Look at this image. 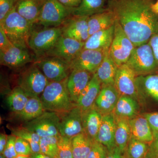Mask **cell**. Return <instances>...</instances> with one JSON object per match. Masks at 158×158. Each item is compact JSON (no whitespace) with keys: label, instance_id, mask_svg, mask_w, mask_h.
Instances as JSON below:
<instances>
[{"label":"cell","instance_id":"cell-1","mask_svg":"<svg viewBox=\"0 0 158 158\" xmlns=\"http://www.w3.org/2000/svg\"><path fill=\"white\" fill-rule=\"evenodd\" d=\"M152 0H109L108 9L135 47L147 43L158 31Z\"/></svg>","mask_w":158,"mask_h":158},{"label":"cell","instance_id":"cell-2","mask_svg":"<svg viewBox=\"0 0 158 158\" xmlns=\"http://www.w3.org/2000/svg\"><path fill=\"white\" fill-rule=\"evenodd\" d=\"M68 78L61 81L49 82L40 97L44 111L62 113L76 106L67 88Z\"/></svg>","mask_w":158,"mask_h":158},{"label":"cell","instance_id":"cell-3","mask_svg":"<svg viewBox=\"0 0 158 158\" xmlns=\"http://www.w3.org/2000/svg\"><path fill=\"white\" fill-rule=\"evenodd\" d=\"M33 26L17 12L15 7L0 22L13 45L24 48H29V39Z\"/></svg>","mask_w":158,"mask_h":158},{"label":"cell","instance_id":"cell-4","mask_svg":"<svg viewBox=\"0 0 158 158\" xmlns=\"http://www.w3.org/2000/svg\"><path fill=\"white\" fill-rule=\"evenodd\" d=\"M126 64L137 77L152 74L158 71L157 62L148 42L135 47Z\"/></svg>","mask_w":158,"mask_h":158},{"label":"cell","instance_id":"cell-5","mask_svg":"<svg viewBox=\"0 0 158 158\" xmlns=\"http://www.w3.org/2000/svg\"><path fill=\"white\" fill-rule=\"evenodd\" d=\"M61 35L62 30L60 27L46 28L40 31L32 30L28 45L29 48L35 55V60L44 57Z\"/></svg>","mask_w":158,"mask_h":158},{"label":"cell","instance_id":"cell-6","mask_svg":"<svg viewBox=\"0 0 158 158\" xmlns=\"http://www.w3.org/2000/svg\"><path fill=\"white\" fill-rule=\"evenodd\" d=\"M49 82L42 71L34 63L19 73L17 86L29 97H39Z\"/></svg>","mask_w":158,"mask_h":158},{"label":"cell","instance_id":"cell-7","mask_svg":"<svg viewBox=\"0 0 158 158\" xmlns=\"http://www.w3.org/2000/svg\"><path fill=\"white\" fill-rule=\"evenodd\" d=\"M72 15V8L62 5L59 0H47L36 23L45 27H59Z\"/></svg>","mask_w":158,"mask_h":158},{"label":"cell","instance_id":"cell-8","mask_svg":"<svg viewBox=\"0 0 158 158\" xmlns=\"http://www.w3.org/2000/svg\"><path fill=\"white\" fill-rule=\"evenodd\" d=\"M135 47L117 21L114 25L113 42L109 54L117 66L126 64Z\"/></svg>","mask_w":158,"mask_h":158},{"label":"cell","instance_id":"cell-9","mask_svg":"<svg viewBox=\"0 0 158 158\" xmlns=\"http://www.w3.org/2000/svg\"><path fill=\"white\" fill-rule=\"evenodd\" d=\"M49 81H61L67 78L71 69L70 63L56 57L44 56L34 62Z\"/></svg>","mask_w":158,"mask_h":158},{"label":"cell","instance_id":"cell-10","mask_svg":"<svg viewBox=\"0 0 158 158\" xmlns=\"http://www.w3.org/2000/svg\"><path fill=\"white\" fill-rule=\"evenodd\" d=\"M57 113L45 111L41 115L21 126L37 134L40 138L60 135Z\"/></svg>","mask_w":158,"mask_h":158},{"label":"cell","instance_id":"cell-11","mask_svg":"<svg viewBox=\"0 0 158 158\" xmlns=\"http://www.w3.org/2000/svg\"><path fill=\"white\" fill-rule=\"evenodd\" d=\"M59 120L58 129L61 136L72 138L84 132L82 123V111L75 106L71 110L57 113Z\"/></svg>","mask_w":158,"mask_h":158},{"label":"cell","instance_id":"cell-12","mask_svg":"<svg viewBox=\"0 0 158 158\" xmlns=\"http://www.w3.org/2000/svg\"><path fill=\"white\" fill-rule=\"evenodd\" d=\"M136 74L126 64L118 66L116 77L114 86L120 96H127L136 100L140 95L136 83Z\"/></svg>","mask_w":158,"mask_h":158},{"label":"cell","instance_id":"cell-13","mask_svg":"<svg viewBox=\"0 0 158 158\" xmlns=\"http://www.w3.org/2000/svg\"><path fill=\"white\" fill-rule=\"evenodd\" d=\"M109 51L83 48L70 62L71 71L74 69H81L92 74L95 73L105 55Z\"/></svg>","mask_w":158,"mask_h":158},{"label":"cell","instance_id":"cell-14","mask_svg":"<svg viewBox=\"0 0 158 158\" xmlns=\"http://www.w3.org/2000/svg\"><path fill=\"white\" fill-rule=\"evenodd\" d=\"M84 45L85 43L61 35L44 56L57 57L70 63L83 49Z\"/></svg>","mask_w":158,"mask_h":158},{"label":"cell","instance_id":"cell-15","mask_svg":"<svg viewBox=\"0 0 158 158\" xmlns=\"http://www.w3.org/2000/svg\"><path fill=\"white\" fill-rule=\"evenodd\" d=\"M88 18L87 16H71L60 26L62 36L86 42L89 37Z\"/></svg>","mask_w":158,"mask_h":158},{"label":"cell","instance_id":"cell-16","mask_svg":"<svg viewBox=\"0 0 158 158\" xmlns=\"http://www.w3.org/2000/svg\"><path fill=\"white\" fill-rule=\"evenodd\" d=\"M34 62L28 48L13 46L4 52H0V64L12 69L22 68L30 62Z\"/></svg>","mask_w":158,"mask_h":158},{"label":"cell","instance_id":"cell-17","mask_svg":"<svg viewBox=\"0 0 158 158\" xmlns=\"http://www.w3.org/2000/svg\"><path fill=\"white\" fill-rule=\"evenodd\" d=\"M44 111L40 97H30L24 109L18 113H11L9 120L22 125L38 117Z\"/></svg>","mask_w":158,"mask_h":158},{"label":"cell","instance_id":"cell-18","mask_svg":"<svg viewBox=\"0 0 158 158\" xmlns=\"http://www.w3.org/2000/svg\"><path fill=\"white\" fill-rule=\"evenodd\" d=\"M93 75L88 72L81 69H74L71 72L67 80V88L71 99L75 104Z\"/></svg>","mask_w":158,"mask_h":158},{"label":"cell","instance_id":"cell-19","mask_svg":"<svg viewBox=\"0 0 158 158\" xmlns=\"http://www.w3.org/2000/svg\"><path fill=\"white\" fill-rule=\"evenodd\" d=\"M120 95L114 85H102L94 105L102 115L113 113Z\"/></svg>","mask_w":158,"mask_h":158},{"label":"cell","instance_id":"cell-20","mask_svg":"<svg viewBox=\"0 0 158 158\" xmlns=\"http://www.w3.org/2000/svg\"><path fill=\"white\" fill-rule=\"evenodd\" d=\"M116 118L113 113L102 115L96 140L111 150L116 146L115 141Z\"/></svg>","mask_w":158,"mask_h":158},{"label":"cell","instance_id":"cell-21","mask_svg":"<svg viewBox=\"0 0 158 158\" xmlns=\"http://www.w3.org/2000/svg\"><path fill=\"white\" fill-rule=\"evenodd\" d=\"M102 84L95 73L86 88L81 94L77 101L76 106L82 110L85 111L92 107L101 89Z\"/></svg>","mask_w":158,"mask_h":158},{"label":"cell","instance_id":"cell-22","mask_svg":"<svg viewBox=\"0 0 158 158\" xmlns=\"http://www.w3.org/2000/svg\"><path fill=\"white\" fill-rule=\"evenodd\" d=\"M114 26L95 32L90 35L85 43L84 48L109 51L114 37Z\"/></svg>","mask_w":158,"mask_h":158},{"label":"cell","instance_id":"cell-23","mask_svg":"<svg viewBox=\"0 0 158 158\" xmlns=\"http://www.w3.org/2000/svg\"><path fill=\"white\" fill-rule=\"evenodd\" d=\"M101 113L95 105L85 111H82V123L84 132L91 141L96 140L101 124Z\"/></svg>","mask_w":158,"mask_h":158},{"label":"cell","instance_id":"cell-24","mask_svg":"<svg viewBox=\"0 0 158 158\" xmlns=\"http://www.w3.org/2000/svg\"><path fill=\"white\" fill-rule=\"evenodd\" d=\"M131 137L150 144L153 140L152 130L147 119L143 116H136L129 120Z\"/></svg>","mask_w":158,"mask_h":158},{"label":"cell","instance_id":"cell-25","mask_svg":"<svg viewBox=\"0 0 158 158\" xmlns=\"http://www.w3.org/2000/svg\"><path fill=\"white\" fill-rule=\"evenodd\" d=\"M47 0H19L15 6L16 11L31 24L37 22Z\"/></svg>","mask_w":158,"mask_h":158},{"label":"cell","instance_id":"cell-26","mask_svg":"<svg viewBox=\"0 0 158 158\" xmlns=\"http://www.w3.org/2000/svg\"><path fill=\"white\" fill-rule=\"evenodd\" d=\"M118 68V66L110 56L109 51L95 73L102 85H114Z\"/></svg>","mask_w":158,"mask_h":158},{"label":"cell","instance_id":"cell-27","mask_svg":"<svg viewBox=\"0 0 158 158\" xmlns=\"http://www.w3.org/2000/svg\"><path fill=\"white\" fill-rule=\"evenodd\" d=\"M116 21L114 14L109 9L91 15L88 19L89 36L98 31L110 28L114 26Z\"/></svg>","mask_w":158,"mask_h":158},{"label":"cell","instance_id":"cell-28","mask_svg":"<svg viewBox=\"0 0 158 158\" xmlns=\"http://www.w3.org/2000/svg\"><path fill=\"white\" fill-rule=\"evenodd\" d=\"M136 83L140 96L149 97L158 102V74L137 77Z\"/></svg>","mask_w":158,"mask_h":158},{"label":"cell","instance_id":"cell-29","mask_svg":"<svg viewBox=\"0 0 158 158\" xmlns=\"http://www.w3.org/2000/svg\"><path fill=\"white\" fill-rule=\"evenodd\" d=\"M139 105L137 100L127 96H120L113 113L116 118L130 119L138 114Z\"/></svg>","mask_w":158,"mask_h":158},{"label":"cell","instance_id":"cell-30","mask_svg":"<svg viewBox=\"0 0 158 158\" xmlns=\"http://www.w3.org/2000/svg\"><path fill=\"white\" fill-rule=\"evenodd\" d=\"M108 9L106 0H82L78 6L72 8V15L90 17Z\"/></svg>","mask_w":158,"mask_h":158},{"label":"cell","instance_id":"cell-31","mask_svg":"<svg viewBox=\"0 0 158 158\" xmlns=\"http://www.w3.org/2000/svg\"><path fill=\"white\" fill-rule=\"evenodd\" d=\"M116 118L115 144L121 152L124 153L131 138L129 120L126 118Z\"/></svg>","mask_w":158,"mask_h":158},{"label":"cell","instance_id":"cell-32","mask_svg":"<svg viewBox=\"0 0 158 158\" xmlns=\"http://www.w3.org/2000/svg\"><path fill=\"white\" fill-rule=\"evenodd\" d=\"M29 98L21 88L17 86L7 95L6 103L11 113H18L25 107Z\"/></svg>","mask_w":158,"mask_h":158},{"label":"cell","instance_id":"cell-33","mask_svg":"<svg viewBox=\"0 0 158 158\" xmlns=\"http://www.w3.org/2000/svg\"><path fill=\"white\" fill-rule=\"evenodd\" d=\"M72 146L74 158H87L91 150L93 141L85 132L72 138Z\"/></svg>","mask_w":158,"mask_h":158},{"label":"cell","instance_id":"cell-34","mask_svg":"<svg viewBox=\"0 0 158 158\" xmlns=\"http://www.w3.org/2000/svg\"><path fill=\"white\" fill-rule=\"evenodd\" d=\"M8 127L11 131V135L28 141L33 153L40 152L39 144L40 137L37 134L21 125L12 126L9 125Z\"/></svg>","mask_w":158,"mask_h":158},{"label":"cell","instance_id":"cell-35","mask_svg":"<svg viewBox=\"0 0 158 158\" xmlns=\"http://www.w3.org/2000/svg\"><path fill=\"white\" fill-rule=\"evenodd\" d=\"M148 149V144L131 137L124 153L126 158H144Z\"/></svg>","mask_w":158,"mask_h":158},{"label":"cell","instance_id":"cell-36","mask_svg":"<svg viewBox=\"0 0 158 158\" xmlns=\"http://www.w3.org/2000/svg\"><path fill=\"white\" fill-rule=\"evenodd\" d=\"M59 136L40 138L39 142L40 152L51 157L57 158Z\"/></svg>","mask_w":158,"mask_h":158},{"label":"cell","instance_id":"cell-37","mask_svg":"<svg viewBox=\"0 0 158 158\" xmlns=\"http://www.w3.org/2000/svg\"><path fill=\"white\" fill-rule=\"evenodd\" d=\"M71 139L61 135L58 137L57 158H74Z\"/></svg>","mask_w":158,"mask_h":158},{"label":"cell","instance_id":"cell-38","mask_svg":"<svg viewBox=\"0 0 158 158\" xmlns=\"http://www.w3.org/2000/svg\"><path fill=\"white\" fill-rule=\"evenodd\" d=\"M108 152V149L104 145L98 141H94L90 152L87 158H106Z\"/></svg>","mask_w":158,"mask_h":158},{"label":"cell","instance_id":"cell-39","mask_svg":"<svg viewBox=\"0 0 158 158\" xmlns=\"http://www.w3.org/2000/svg\"><path fill=\"white\" fill-rule=\"evenodd\" d=\"M15 148L18 155L30 156L33 153L28 141L19 137H16Z\"/></svg>","mask_w":158,"mask_h":158},{"label":"cell","instance_id":"cell-40","mask_svg":"<svg viewBox=\"0 0 158 158\" xmlns=\"http://www.w3.org/2000/svg\"><path fill=\"white\" fill-rule=\"evenodd\" d=\"M19 0H0V22L16 6Z\"/></svg>","mask_w":158,"mask_h":158},{"label":"cell","instance_id":"cell-41","mask_svg":"<svg viewBox=\"0 0 158 158\" xmlns=\"http://www.w3.org/2000/svg\"><path fill=\"white\" fill-rule=\"evenodd\" d=\"M16 137L11 135L8 136L7 144L2 154L6 158H15L18 156L15 150Z\"/></svg>","mask_w":158,"mask_h":158},{"label":"cell","instance_id":"cell-42","mask_svg":"<svg viewBox=\"0 0 158 158\" xmlns=\"http://www.w3.org/2000/svg\"><path fill=\"white\" fill-rule=\"evenodd\" d=\"M153 140L149 145L147 155L151 158H158V132L153 131Z\"/></svg>","mask_w":158,"mask_h":158},{"label":"cell","instance_id":"cell-43","mask_svg":"<svg viewBox=\"0 0 158 158\" xmlns=\"http://www.w3.org/2000/svg\"><path fill=\"white\" fill-rule=\"evenodd\" d=\"M13 44L7 37L3 28L0 26V52H4L13 47Z\"/></svg>","mask_w":158,"mask_h":158},{"label":"cell","instance_id":"cell-44","mask_svg":"<svg viewBox=\"0 0 158 158\" xmlns=\"http://www.w3.org/2000/svg\"><path fill=\"white\" fill-rule=\"evenodd\" d=\"M144 116L149 123L152 129L158 132V113H146Z\"/></svg>","mask_w":158,"mask_h":158},{"label":"cell","instance_id":"cell-45","mask_svg":"<svg viewBox=\"0 0 158 158\" xmlns=\"http://www.w3.org/2000/svg\"><path fill=\"white\" fill-rule=\"evenodd\" d=\"M148 43L152 48L158 65V31L153 35Z\"/></svg>","mask_w":158,"mask_h":158},{"label":"cell","instance_id":"cell-46","mask_svg":"<svg viewBox=\"0 0 158 158\" xmlns=\"http://www.w3.org/2000/svg\"><path fill=\"white\" fill-rule=\"evenodd\" d=\"M106 158H124L122 153L118 148L115 146L111 150L108 151L107 155Z\"/></svg>","mask_w":158,"mask_h":158},{"label":"cell","instance_id":"cell-47","mask_svg":"<svg viewBox=\"0 0 158 158\" xmlns=\"http://www.w3.org/2000/svg\"><path fill=\"white\" fill-rule=\"evenodd\" d=\"M60 2L66 7L74 8L77 7L81 2L82 0H59Z\"/></svg>","mask_w":158,"mask_h":158},{"label":"cell","instance_id":"cell-48","mask_svg":"<svg viewBox=\"0 0 158 158\" xmlns=\"http://www.w3.org/2000/svg\"><path fill=\"white\" fill-rule=\"evenodd\" d=\"M8 136L6 134L1 133L0 134V154H2L7 144Z\"/></svg>","mask_w":158,"mask_h":158},{"label":"cell","instance_id":"cell-49","mask_svg":"<svg viewBox=\"0 0 158 158\" xmlns=\"http://www.w3.org/2000/svg\"><path fill=\"white\" fill-rule=\"evenodd\" d=\"M31 158H52L51 157L44 154L41 152L35 153H32V154L30 156Z\"/></svg>","mask_w":158,"mask_h":158},{"label":"cell","instance_id":"cell-50","mask_svg":"<svg viewBox=\"0 0 158 158\" xmlns=\"http://www.w3.org/2000/svg\"><path fill=\"white\" fill-rule=\"evenodd\" d=\"M152 9L154 12L158 14V0L156 3H153L152 5Z\"/></svg>","mask_w":158,"mask_h":158},{"label":"cell","instance_id":"cell-51","mask_svg":"<svg viewBox=\"0 0 158 158\" xmlns=\"http://www.w3.org/2000/svg\"><path fill=\"white\" fill-rule=\"evenodd\" d=\"M15 158H31L29 156L18 155Z\"/></svg>","mask_w":158,"mask_h":158},{"label":"cell","instance_id":"cell-52","mask_svg":"<svg viewBox=\"0 0 158 158\" xmlns=\"http://www.w3.org/2000/svg\"><path fill=\"white\" fill-rule=\"evenodd\" d=\"M0 158H6L5 157V156H4L3 155L1 154V155H0Z\"/></svg>","mask_w":158,"mask_h":158},{"label":"cell","instance_id":"cell-53","mask_svg":"<svg viewBox=\"0 0 158 158\" xmlns=\"http://www.w3.org/2000/svg\"><path fill=\"white\" fill-rule=\"evenodd\" d=\"M144 158H150L149 156H148L147 155H146V156L145 157H144Z\"/></svg>","mask_w":158,"mask_h":158}]
</instances>
